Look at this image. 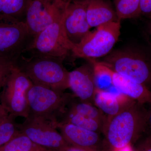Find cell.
Listing matches in <instances>:
<instances>
[{"label":"cell","mask_w":151,"mask_h":151,"mask_svg":"<svg viewBox=\"0 0 151 151\" xmlns=\"http://www.w3.org/2000/svg\"><path fill=\"white\" fill-rule=\"evenodd\" d=\"M40 147L20 131L8 142L0 147V151H32Z\"/></svg>","instance_id":"44dd1931"},{"label":"cell","mask_w":151,"mask_h":151,"mask_svg":"<svg viewBox=\"0 0 151 151\" xmlns=\"http://www.w3.org/2000/svg\"><path fill=\"white\" fill-rule=\"evenodd\" d=\"M87 0H73L68 3L64 15V27L68 37L78 44L91 31L86 14Z\"/></svg>","instance_id":"8fae6325"},{"label":"cell","mask_w":151,"mask_h":151,"mask_svg":"<svg viewBox=\"0 0 151 151\" xmlns=\"http://www.w3.org/2000/svg\"><path fill=\"white\" fill-rule=\"evenodd\" d=\"M86 14L91 28L120 20L115 9L106 0H87Z\"/></svg>","instance_id":"2e32d148"},{"label":"cell","mask_w":151,"mask_h":151,"mask_svg":"<svg viewBox=\"0 0 151 151\" xmlns=\"http://www.w3.org/2000/svg\"><path fill=\"white\" fill-rule=\"evenodd\" d=\"M66 0H31L25 14L24 22L35 37L65 14Z\"/></svg>","instance_id":"9c48e42d"},{"label":"cell","mask_w":151,"mask_h":151,"mask_svg":"<svg viewBox=\"0 0 151 151\" xmlns=\"http://www.w3.org/2000/svg\"><path fill=\"white\" fill-rule=\"evenodd\" d=\"M34 38L24 22H0V57L17 60Z\"/></svg>","instance_id":"30bf717a"},{"label":"cell","mask_w":151,"mask_h":151,"mask_svg":"<svg viewBox=\"0 0 151 151\" xmlns=\"http://www.w3.org/2000/svg\"><path fill=\"white\" fill-rule=\"evenodd\" d=\"M101 61L114 72L149 86L151 84V62L142 52L124 49L110 52Z\"/></svg>","instance_id":"5b68a950"},{"label":"cell","mask_w":151,"mask_h":151,"mask_svg":"<svg viewBox=\"0 0 151 151\" xmlns=\"http://www.w3.org/2000/svg\"><path fill=\"white\" fill-rule=\"evenodd\" d=\"M61 151H92L86 150H83V149L78 148L73 146L69 145L66 147L65 148L63 149Z\"/></svg>","instance_id":"f1b7e54d"},{"label":"cell","mask_w":151,"mask_h":151,"mask_svg":"<svg viewBox=\"0 0 151 151\" xmlns=\"http://www.w3.org/2000/svg\"><path fill=\"white\" fill-rule=\"evenodd\" d=\"M56 127L69 145L86 150H105L106 143L100 133L70 124H58Z\"/></svg>","instance_id":"7c38bea8"},{"label":"cell","mask_w":151,"mask_h":151,"mask_svg":"<svg viewBox=\"0 0 151 151\" xmlns=\"http://www.w3.org/2000/svg\"><path fill=\"white\" fill-rule=\"evenodd\" d=\"M78 100V98L74 95L68 103L66 110L87 117L89 119L97 120L105 126L106 118L103 113L91 103Z\"/></svg>","instance_id":"ac0fdd59"},{"label":"cell","mask_w":151,"mask_h":151,"mask_svg":"<svg viewBox=\"0 0 151 151\" xmlns=\"http://www.w3.org/2000/svg\"><path fill=\"white\" fill-rule=\"evenodd\" d=\"M70 124L86 129L100 133L103 132L104 124L101 122L84 117L81 115L66 110L58 124ZM55 126V127H56Z\"/></svg>","instance_id":"d6986e66"},{"label":"cell","mask_w":151,"mask_h":151,"mask_svg":"<svg viewBox=\"0 0 151 151\" xmlns=\"http://www.w3.org/2000/svg\"><path fill=\"white\" fill-rule=\"evenodd\" d=\"M115 10L121 20L141 16L140 0H114Z\"/></svg>","instance_id":"ffe728a7"},{"label":"cell","mask_w":151,"mask_h":151,"mask_svg":"<svg viewBox=\"0 0 151 151\" xmlns=\"http://www.w3.org/2000/svg\"><path fill=\"white\" fill-rule=\"evenodd\" d=\"M32 151H47V150L46 149L43 148L42 147H40V148L37 149V150H35Z\"/></svg>","instance_id":"f546056e"},{"label":"cell","mask_w":151,"mask_h":151,"mask_svg":"<svg viewBox=\"0 0 151 151\" xmlns=\"http://www.w3.org/2000/svg\"><path fill=\"white\" fill-rule=\"evenodd\" d=\"M25 119L18 124L19 130L35 145L47 151H61L69 145L51 122L31 115Z\"/></svg>","instance_id":"ba28073f"},{"label":"cell","mask_w":151,"mask_h":151,"mask_svg":"<svg viewBox=\"0 0 151 151\" xmlns=\"http://www.w3.org/2000/svg\"><path fill=\"white\" fill-rule=\"evenodd\" d=\"M134 101L121 92L118 94L96 88L93 103L107 119L115 116Z\"/></svg>","instance_id":"5bb4252c"},{"label":"cell","mask_w":151,"mask_h":151,"mask_svg":"<svg viewBox=\"0 0 151 151\" xmlns=\"http://www.w3.org/2000/svg\"><path fill=\"white\" fill-rule=\"evenodd\" d=\"M134 101L115 116L108 118L103 133L113 151L123 150L138 140L145 132L147 111Z\"/></svg>","instance_id":"6da1fadb"},{"label":"cell","mask_w":151,"mask_h":151,"mask_svg":"<svg viewBox=\"0 0 151 151\" xmlns=\"http://www.w3.org/2000/svg\"><path fill=\"white\" fill-rule=\"evenodd\" d=\"M9 115L8 113L0 103V122L2 121L3 119H4Z\"/></svg>","instance_id":"4316f807"},{"label":"cell","mask_w":151,"mask_h":151,"mask_svg":"<svg viewBox=\"0 0 151 151\" xmlns=\"http://www.w3.org/2000/svg\"><path fill=\"white\" fill-rule=\"evenodd\" d=\"M146 36L149 44L151 46V22L149 23L146 31Z\"/></svg>","instance_id":"83f0119b"},{"label":"cell","mask_w":151,"mask_h":151,"mask_svg":"<svg viewBox=\"0 0 151 151\" xmlns=\"http://www.w3.org/2000/svg\"><path fill=\"white\" fill-rule=\"evenodd\" d=\"M141 16L151 18V0H140Z\"/></svg>","instance_id":"cb8c5ba5"},{"label":"cell","mask_w":151,"mask_h":151,"mask_svg":"<svg viewBox=\"0 0 151 151\" xmlns=\"http://www.w3.org/2000/svg\"><path fill=\"white\" fill-rule=\"evenodd\" d=\"M17 60L0 57V91L2 89Z\"/></svg>","instance_id":"603a6c76"},{"label":"cell","mask_w":151,"mask_h":151,"mask_svg":"<svg viewBox=\"0 0 151 151\" xmlns=\"http://www.w3.org/2000/svg\"><path fill=\"white\" fill-rule=\"evenodd\" d=\"M32 85L27 76L15 65L0 92V103L9 115L24 119L29 116L27 92Z\"/></svg>","instance_id":"52a82bcc"},{"label":"cell","mask_w":151,"mask_h":151,"mask_svg":"<svg viewBox=\"0 0 151 151\" xmlns=\"http://www.w3.org/2000/svg\"><path fill=\"white\" fill-rule=\"evenodd\" d=\"M64 15L36 35L24 54L55 58L63 61L71 55L74 44L65 32Z\"/></svg>","instance_id":"277c9868"},{"label":"cell","mask_w":151,"mask_h":151,"mask_svg":"<svg viewBox=\"0 0 151 151\" xmlns=\"http://www.w3.org/2000/svg\"><path fill=\"white\" fill-rule=\"evenodd\" d=\"M14 117L9 115L0 122V147L8 142L20 132Z\"/></svg>","instance_id":"7402d4cb"},{"label":"cell","mask_w":151,"mask_h":151,"mask_svg":"<svg viewBox=\"0 0 151 151\" xmlns=\"http://www.w3.org/2000/svg\"><path fill=\"white\" fill-rule=\"evenodd\" d=\"M113 86L119 92L138 103L151 105V91L149 88L137 81L113 71Z\"/></svg>","instance_id":"9a60e30c"},{"label":"cell","mask_w":151,"mask_h":151,"mask_svg":"<svg viewBox=\"0 0 151 151\" xmlns=\"http://www.w3.org/2000/svg\"><path fill=\"white\" fill-rule=\"evenodd\" d=\"M121 20L97 27L86 36L71 52L74 58L94 59L111 52L121 35Z\"/></svg>","instance_id":"8992f818"},{"label":"cell","mask_w":151,"mask_h":151,"mask_svg":"<svg viewBox=\"0 0 151 151\" xmlns=\"http://www.w3.org/2000/svg\"><path fill=\"white\" fill-rule=\"evenodd\" d=\"M69 88L81 101L93 103L96 83L91 63H85L69 72Z\"/></svg>","instance_id":"4fadbf2b"},{"label":"cell","mask_w":151,"mask_h":151,"mask_svg":"<svg viewBox=\"0 0 151 151\" xmlns=\"http://www.w3.org/2000/svg\"><path fill=\"white\" fill-rule=\"evenodd\" d=\"M133 151H151V137L147 136Z\"/></svg>","instance_id":"d4e9b609"},{"label":"cell","mask_w":151,"mask_h":151,"mask_svg":"<svg viewBox=\"0 0 151 151\" xmlns=\"http://www.w3.org/2000/svg\"><path fill=\"white\" fill-rule=\"evenodd\" d=\"M144 133H146L147 136L151 137V105L150 108L147 111V113L145 128Z\"/></svg>","instance_id":"484cf974"},{"label":"cell","mask_w":151,"mask_h":151,"mask_svg":"<svg viewBox=\"0 0 151 151\" xmlns=\"http://www.w3.org/2000/svg\"><path fill=\"white\" fill-rule=\"evenodd\" d=\"M74 96L73 94L33 84L27 92L29 115L43 118L55 126Z\"/></svg>","instance_id":"3957f363"},{"label":"cell","mask_w":151,"mask_h":151,"mask_svg":"<svg viewBox=\"0 0 151 151\" xmlns=\"http://www.w3.org/2000/svg\"><path fill=\"white\" fill-rule=\"evenodd\" d=\"M31 0H0V22H24Z\"/></svg>","instance_id":"e0dca14e"},{"label":"cell","mask_w":151,"mask_h":151,"mask_svg":"<svg viewBox=\"0 0 151 151\" xmlns=\"http://www.w3.org/2000/svg\"><path fill=\"white\" fill-rule=\"evenodd\" d=\"M63 60L55 58L22 54L16 65L35 85L64 92L69 88V72Z\"/></svg>","instance_id":"7a4b0ae2"},{"label":"cell","mask_w":151,"mask_h":151,"mask_svg":"<svg viewBox=\"0 0 151 151\" xmlns=\"http://www.w3.org/2000/svg\"><path fill=\"white\" fill-rule=\"evenodd\" d=\"M67 1H73V0H66Z\"/></svg>","instance_id":"4dcf8cb0"}]
</instances>
